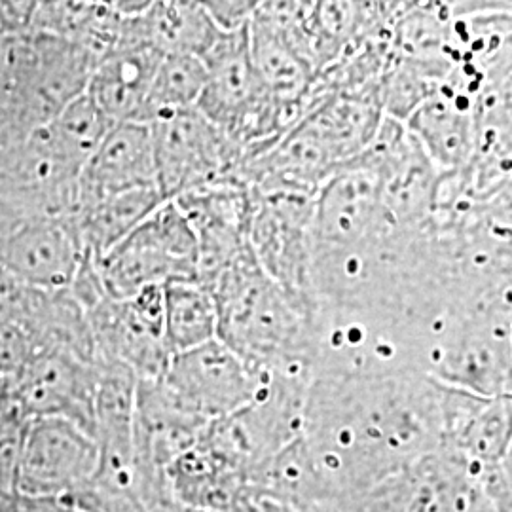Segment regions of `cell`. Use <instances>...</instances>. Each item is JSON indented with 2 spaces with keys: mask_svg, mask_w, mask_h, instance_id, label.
Listing matches in <instances>:
<instances>
[{
  "mask_svg": "<svg viewBox=\"0 0 512 512\" xmlns=\"http://www.w3.org/2000/svg\"><path fill=\"white\" fill-rule=\"evenodd\" d=\"M444 384L418 370L311 376L302 439L342 501L439 450Z\"/></svg>",
  "mask_w": 512,
  "mask_h": 512,
  "instance_id": "6da1fadb",
  "label": "cell"
},
{
  "mask_svg": "<svg viewBox=\"0 0 512 512\" xmlns=\"http://www.w3.org/2000/svg\"><path fill=\"white\" fill-rule=\"evenodd\" d=\"M217 304V338L256 372L311 370L313 315L260 270L251 249L209 287Z\"/></svg>",
  "mask_w": 512,
  "mask_h": 512,
  "instance_id": "7a4b0ae2",
  "label": "cell"
},
{
  "mask_svg": "<svg viewBox=\"0 0 512 512\" xmlns=\"http://www.w3.org/2000/svg\"><path fill=\"white\" fill-rule=\"evenodd\" d=\"M95 61L69 40L8 38L0 74V150L19 145L88 90Z\"/></svg>",
  "mask_w": 512,
  "mask_h": 512,
  "instance_id": "3957f363",
  "label": "cell"
},
{
  "mask_svg": "<svg viewBox=\"0 0 512 512\" xmlns=\"http://www.w3.org/2000/svg\"><path fill=\"white\" fill-rule=\"evenodd\" d=\"M97 262L110 298H131L147 287L198 279V241L177 202H164Z\"/></svg>",
  "mask_w": 512,
  "mask_h": 512,
  "instance_id": "277c9868",
  "label": "cell"
},
{
  "mask_svg": "<svg viewBox=\"0 0 512 512\" xmlns=\"http://www.w3.org/2000/svg\"><path fill=\"white\" fill-rule=\"evenodd\" d=\"M313 198L253 188L249 247L260 270L294 304L315 317L317 302L311 287Z\"/></svg>",
  "mask_w": 512,
  "mask_h": 512,
  "instance_id": "5b68a950",
  "label": "cell"
},
{
  "mask_svg": "<svg viewBox=\"0 0 512 512\" xmlns=\"http://www.w3.org/2000/svg\"><path fill=\"white\" fill-rule=\"evenodd\" d=\"M150 131L156 184L167 202L238 175L243 164L230 137L196 107L156 120Z\"/></svg>",
  "mask_w": 512,
  "mask_h": 512,
  "instance_id": "8992f818",
  "label": "cell"
},
{
  "mask_svg": "<svg viewBox=\"0 0 512 512\" xmlns=\"http://www.w3.org/2000/svg\"><path fill=\"white\" fill-rule=\"evenodd\" d=\"M340 512H492L482 478L446 450H435L342 503Z\"/></svg>",
  "mask_w": 512,
  "mask_h": 512,
  "instance_id": "52a82bcc",
  "label": "cell"
},
{
  "mask_svg": "<svg viewBox=\"0 0 512 512\" xmlns=\"http://www.w3.org/2000/svg\"><path fill=\"white\" fill-rule=\"evenodd\" d=\"M158 382L186 414L211 423L253 403L262 372L253 370L215 338L200 348L173 355Z\"/></svg>",
  "mask_w": 512,
  "mask_h": 512,
  "instance_id": "ba28073f",
  "label": "cell"
},
{
  "mask_svg": "<svg viewBox=\"0 0 512 512\" xmlns=\"http://www.w3.org/2000/svg\"><path fill=\"white\" fill-rule=\"evenodd\" d=\"M97 363L129 368L139 380H158L171 361L164 336V287H147L131 298L103 296L86 310Z\"/></svg>",
  "mask_w": 512,
  "mask_h": 512,
  "instance_id": "9c48e42d",
  "label": "cell"
},
{
  "mask_svg": "<svg viewBox=\"0 0 512 512\" xmlns=\"http://www.w3.org/2000/svg\"><path fill=\"white\" fill-rule=\"evenodd\" d=\"M99 465L97 440L61 418L27 421L19 450L14 494L61 499L92 480Z\"/></svg>",
  "mask_w": 512,
  "mask_h": 512,
  "instance_id": "30bf717a",
  "label": "cell"
},
{
  "mask_svg": "<svg viewBox=\"0 0 512 512\" xmlns=\"http://www.w3.org/2000/svg\"><path fill=\"white\" fill-rule=\"evenodd\" d=\"M97 376V363L63 351H44L10 380V391L25 420L61 418L95 437Z\"/></svg>",
  "mask_w": 512,
  "mask_h": 512,
  "instance_id": "8fae6325",
  "label": "cell"
},
{
  "mask_svg": "<svg viewBox=\"0 0 512 512\" xmlns=\"http://www.w3.org/2000/svg\"><path fill=\"white\" fill-rule=\"evenodd\" d=\"M190 220L198 241V281L211 287L249 247L253 186L238 175L173 200Z\"/></svg>",
  "mask_w": 512,
  "mask_h": 512,
  "instance_id": "7c38bea8",
  "label": "cell"
},
{
  "mask_svg": "<svg viewBox=\"0 0 512 512\" xmlns=\"http://www.w3.org/2000/svg\"><path fill=\"white\" fill-rule=\"evenodd\" d=\"M482 95L467 90L459 73L403 122L439 177H458L475 158Z\"/></svg>",
  "mask_w": 512,
  "mask_h": 512,
  "instance_id": "4fadbf2b",
  "label": "cell"
},
{
  "mask_svg": "<svg viewBox=\"0 0 512 512\" xmlns=\"http://www.w3.org/2000/svg\"><path fill=\"white\" fill-rule=\"evenodd\" d=\"M84 256L69 219L57 217L25 220L0 243V266L19 283L48 293L71 289Z\"/></svg>",
  "mask_w": 512,
  "mask_h": 512,
  "instance_id": "5bb4252c",
  "label": "cell"
},
{
  "mask_svg": "<svg viewBox=\"0 0 512 512\" xmlns=\"http://www.w3.org/2000/svg\"><path fill=\"white\" fill-rule=\"evenodd\" d=\"M152 186L158 188L150 126L112 124L80 173L78 205Z\"/></svg>",
  "mask_w": 512,
  "mask_h": 512,
  "instance_id": "9a60e30c",
  "label": "cell"
},
{
  "mask_svg": "<svg viewBox=\"0 0 512 512\" xmlns=\"http://www.w3.org/2000/svg\"><path fill=\"white\" fill-rule=\"evenodd\" d=\"M148 42L124 40L93 67L86 95L112 124H145L148 97L162 65Z\"/></svg>",
  "mask_w": 512,
  "mask_h": 512,
  "instance_id": "2e32d148",
  "label": "cell"
},
{
  "mask_svg": "<svg viewBox=\"0 0 512 512\" xmlns=\"http://www.w3.org/2000/svg\"><path fill=\"white\" fill-rule=\"evenodd\" d=\"M164 202L167 200L156 186L141 188L101 202L78 205L69 222L84 253L99 260Z\"/></svg>",
  "mask_w": 512,
  "mask_h": 512,
  "instance_id": "e0dca14e",
  "label": "cell"
},
{
  "mask_svg": "<svg viewBox=\"0 0 512 512\" xmlns=\"http://www.w3.org/2000/svg\"><path fill=\"white\" fill-rule=\"evenodd\" d=\"M139 25L148 44L164 55L202 59L222 35L203 2H150Z\"/></svg>",
  "mask_w": 512,
  "mask_h": 512,
  "instance_id": "ac0fdd59",
  "label": "cell"
},
{
  "mask_svg": "<svg viewBox=\"0 0 512 512\" xmlns=\"http://www.w3.org/2000/svg\"><path fill=\"white\" fill-rule=\"evenodd\" d=\"M217 304L198 279H177L164 285V336L171 357L217 338Z\"/></svg>",
  "mask_w": 512,
  "mask_h": 512,
  "instance_id": "d6986e66",
  "label": "cell"
},
{
  "mask_svg": "<svg viewBox=\"0 0 512 512\" xmlns=\"http://www.w3.org/2000/svg\"><path fill=\"white\" fill-rule=\"evenodd\" d=\"M207 71L200 57L194 55H164L148 97L145 124L198 107Z\"/></svg>",
  "mask_w": 512,
  "mask_h": 512,
  "instance_id": "ffe728a7",
  "label": "cell"
},
{
  "mask_svg": "<svg viewBox=\"0 0 512 512\" xmlns=\"http://www.w3.org/2000/svg\"><path fill=\"white\" fill-rule=\"evenodd\" d=\"M35 355L33 342L16 321L0 317V376L12 380Z\"/></svg>",
  "mask_w": 512,
  "mask_h": 512,
  "instance_id": "44dd1931",
  "label": "cell"
},
{
  "mask_svg": "<svg viewBox=\"0 0 512 512\" xmlns=\"http://www.w3.org/2000/svg\"><path fill=\"white\" fill-rule=\"evenodd\" d=\"M482 492L492 512H512V439L503 458L482 476Z\"/></svg>",
  "mask_w": 512,
  "mask_h": 512,
  "instance_id": "7402d4cb",
  "label": "cell"
},
{
  "mask_svg": "<svg viewBox=\"0 0 512 512\" xmlns=\"http://www.w3.org/2000/svg\"><path fill=\"white\" fill-rule=\"evenodd\" d=\"M203 6L222 33H234L249 27L258 2H203Z\"/></svg>",
  "mask_w": 512,
  "mask_h": 512,
  "instance_id": "603a6c76",
  "label": "cell"
},
{
  "mask_svg": "<svg viewBox=\"0 0 512 512\" xmlns=\"http://www.w3.org/2000/svg\"><path fill=\"white\" fill-rule=\"evenodd\" d=\"M0 512H80L63 499H33L18 494L4 497Z\"/></svg>",
  "mask_w": 512,
  "mask_h": 512,
  "instance_id": "cb8c5ba5",
  "label": "cell"
},
{
  "mask_svg": "<svg viewBox=\"0 0 512 512\" xmlns=\"http://www.w3.org/2000/svg\"><path fill=\"white\" fill-rule=\"evenodd\" d=\"M25 220L29 219L19 211L14 203L8 202L0 194V243L8 236H12Z\"/></svg>",
  "mask_w": 512,
  "mask_h": 512,
  "instance_id": "d4e9b609",
  "label": "cell"
},
{
  "mask_svg": "<svg viewBox=\"0 0 512 512\" xmlns=\"http://www.w3.org/2000/svg\"><path fill=\"white\" fill-rule=\"evenodd\" d=\"M143 512H188L175 494L160 495L143 503Z\"/></svg>",
  "mask_w": 512,
  "mask_h": 512,
  "instance_id": "484cf974",
  "label": "cell"
},
{
  "mask_svg": "<svg viewBox=\"0 0 512 512\" xmlns=\"http://www.w3.org/2000/svg\"><path fill=\"white\" fill-rule=\"evenodd\" d=\"M6 48H8V37H0V74H2V67H4Z\"/></svg>",
  "mask_w": 512,
  "mask_h": 512,
  "instance_id": "4316f807",
  "label": "cell"
},
{
  "mask_svg": "<svg viewBox=\"0 0 512 512\" xmlns=\"http://www.w3.org/2000/svg\"><path fill=\"white\" fill-rule=\"evenodd\" d=\"M8 494H0V509H2V503H4V497Z\"/></svg>",
  "mask_w": 512,
  "mask_h": 512,
  "instance_id": "83f0119b",
  "label": "cell"
},
{
  "mask_svg": "<svg viewBox=\"0 0 512 512\" xmlns=\"http://www.w3.org/2000/svg\"><path fill=\"white\" fill-rule=\"evenodd\" d=\"M188 511V509H186ZM188 512H219V511H188Z\"/></svg>",
  "mask_w": 512,
  "mask_h": 512,
  "instance_id": "f1b7e54d",
  "label": "cell"
}]
</instances>
